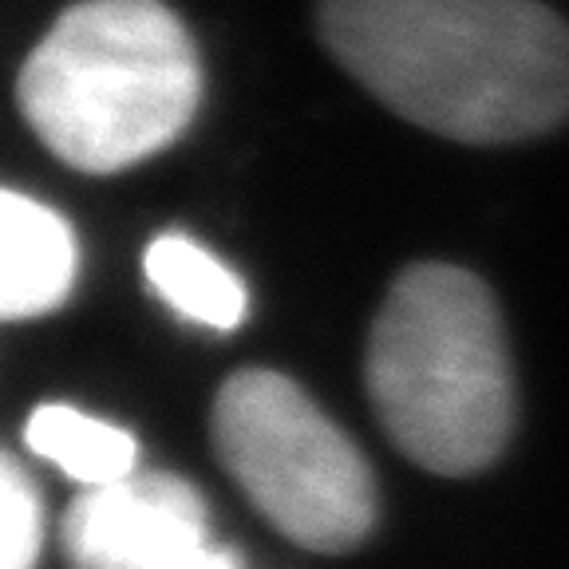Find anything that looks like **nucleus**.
Masks as SVG:
<instances>
[{"instance_id": "nucleus-1", "label": "nucleus", "mask_w": 569, "mask_h": 569, "mask_svg": "<svg viewBox=\"0 0 569 569\" xmlns=\"http://www.w3.org/2000/svg\"><path fill=\"white\" fill-rule=\"evenodd\" d=\"M332 60L400 119L518 142L569 116V28L533 0H320Z\"/></svg>"}, {"instance_id": "nucleus-2", "label": "nucleus", "mask_w": 569, "mask_h": 569, "mask_svg": "<svg viewBox=\"0 0 569 569\" xmlns=\"http://www.w3.org/2000/svg\"><path fill=\"white\" fill-rule=\"evenodd\" d=\"M202 56L167 0H76L17 76V107L60 167L111 178L159 159L202 107Z\"/></svg>"}, {"instance_id": "nucleus-3", "label": "nucleus", "mask_w": 569, "mask_h": 569, "mask_svg": "<svg viewBox=\"0 0 569 569\" xmlns=\"http://www.w3.org/2000/svg\"><path fill=\"white\" fill-rule=\"evenodd\" d=\"M365 388L416 467L467 479L515 436V372L490 289L443 261L403 269L368 332Z\"/></svg>"}, {"instance_id": "nucleus-4", "label": "nucleus", "mask_w": 569, "mask_h": 569, "mask_svg": "<svg viewBox=\"0 0 569 569\" xmlns=\"http://www.w3.org/2000/svg\"><path fill=\"white\" fill-rule=\"evenodd\" d=\"M210 443L233 487L281 538L309 553H352L380 522L365 451L293 376L238 368L210 408Z\"/></svg>"}, {"instance_id": "nucleus-5", "label": "nucleus", "mask_w": 569, "mask_h": 569, "mask_svg": "<svg viewBox=\"0 0 569 569\" xmlns=\"http://www.w3.org/2000/svg\"><path fill=\"white\" fill-rule=\"evenodd\" d=\"M202 546H210L202 490L170 471L80 490L63 518V550L76 569H170Z\"/></svg>"}, {"instance_id": "nucleus-6", "label": "nucleus", "mask_w": 569, "mask_h": 569, "mask_svg": "<svg viewBox=\"0 0 569 569\" xmlns=\"http://www.w3.org/2000/svg\"><path fill=\"white\" fill-rule=\"evenodd\" d=\"M80 281V238L56 206L0 182V325L40 320Z\"/></svg>"}, {"instance_id": "nucleus-7", "label": "nucleus", "mask_w": 569, "mask_h": 569, "mask_svg": "<svg viewBox=\"0 0 569 569\" xmlns=\"http://www.w3.org/2000/svg\"><path fill=\"white\" fill-rule=\"evenodd\" d=\"M142 281L174 312L202 332H233L249 317V289L226 258L187 230H162L142 249Z\"/></svg>"}, {"instance_id": "nucleus-8", "label": "nucleus", "mask_w": 569, "mask_h": 569, "mask_svg": "<svg viewBox=\"0 0 569 569\" xmlns=\"http://www.w3.org/2000/svg\"><path fill=\"white\" fill-rule=\"evenodd\" d=\"M24 447L80 490H99L139 475V439L131 427L68 400L36 403L28 411Z\"/></svg>"}, {"instance_id": "nucleus-9", "label": "nucleus", "mask_w": 569, "mask_h": 569, "mask_svg": "<svg viewBox=\"0 0 569 569\" xmlns=\"http://www.w3.org/2000/svg\"><path fill=\"white\" fill-rule=\"evenodd\" d=\"M44 546V507L20 462L0 451V569H36Z\"/></svg>"}, {"instance_id": "nucleus-10", "label": "nucleus", "mask_w": 569, "mask_h": 569, "mask_svg": "<svg viewBox=\"0 0 569 569\" xmlns=\"http://www.w3.org/2000/svg\"><path fill=\"white\" fill-rule=\"evenodd\" d=\"M170 569H241L238 566V558H233L230 550H222V546H202L198 553H190V558H182L178 566H170Z\"/></svg>"}]
</instances>
